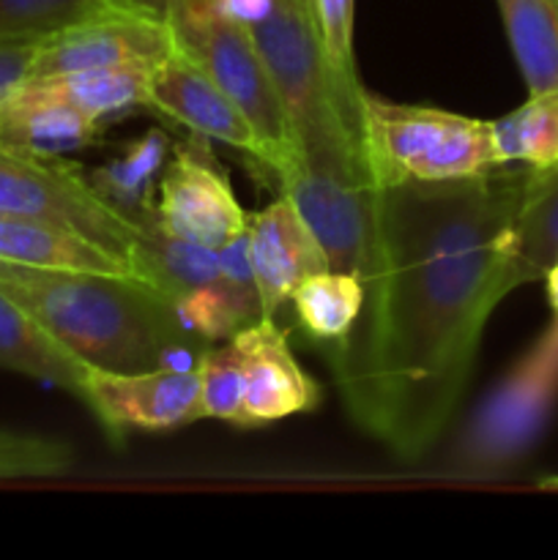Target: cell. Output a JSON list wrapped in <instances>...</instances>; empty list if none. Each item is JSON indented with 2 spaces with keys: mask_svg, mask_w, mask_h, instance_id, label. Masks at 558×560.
Returning a JSON list of instances; mask_svg holds the SVG:
<instances>
[{
  "mask_svg": "<svg viewBox=\"0 0 558 560\" xmlns=\"http://www.w3.org/2000/svg\"><path fill=\"white\" fill-rule=\"evenodd\" d=\"M0 217L58 224L126 260L140 282L146 217L137 219L98 191L91 175L63 156L22 151L0 140Z\"/></svg>",
  "mask_w": 558,
  "mask_h": 560,
  "instance_id": "obj_6",
  "label": "cell"
},
{
  "mask_svg": "<svg viewBox=\"0 0 558 560\" xmlns=\"http://www.w3.org/2000/svg\"><path fill=\"white\" fill-rule=\"evenodd\" d=\"M0 293L98 370L146 372L175 366L178 359L197 364L208 348L186 326L178 304L140 279L0 260Z\"/></svg>",
  "mask_w": 558,
  "mask_h": 560,
  "instance_id": "obj_2",
  "label": "cell"
},
{
  "mask_svg": "<svg viewBox=\"0 0 558 560\" xmlns=\"http://www.w3.org/2000/svg\"><path fill=\"white\" fill-rule=\"evenodd\" d=\"M556 260H558V257H556Z\"/></svg>",
  "mask_w": 558,
  "mask_h": 560,
  "instance_id": "obj_33",
  "label": "cell"
},
{
  "mask_svg": "<svg viewBox=\"0 0 558 560\" xmlns=\"http://www.w3.org/2000/svg\"><path fill=\"white\" fill-rule=\"evenodd\" d=\"M249 31L284 104L299 159L375 184L361 142V102L334 80L310 3L277 0Z\"/></svg>",
  "mask_w": 558,
  "mask_h": 560,
  "instance_id": "obj_3",
  "label": "cell"
},
{
  "mask_svg": "<svg viewBox=\"0 0 558 560\" xmlns=\"http://www.w3.org/2000/svg\"><path fill=\"white\" fill-rule=\"evenodd\" d=\"M361 142L375 184L452 180L501 167L492 124L425 104L361 96Z\"/></svg>",
  "mask_w": 558,
  "mask_h": 560,
  "instance_id": "obj_4",
  "label": "cell"
},
{
  "mask_svg": "<svg viewBox=\"0 0 558 560\" xmlns=\"http://www.w3.org/2000/svg\"><path fill=\"white\" fill-rule=\"evenodd\" d=\"M490 124L501 164L520 162L531 170L558 164V91L528 93V102Z\"/></svg>",
  "mask_w": 558,
  "mask_h": 560,
  "instance_id": "obj_23",
  "label": "cell"
},
{
  "mask_svg": "<svg viewBox=\"0 0 558 560\" xmlns=\"http://www.w3.org/2000/svg\"><path fill=\"white\" fill-rule=\"evenodd\" d=\"M148 71L151 69L124 66V69L77 71V74L36 82H44L66 104L107 126L137 109H148Z\"/></svg>",
  "mask_w": 558,
  "mask_h": 560,
  "instance_id": "obj_21",
  "label": "cell"
},
{
  "mask_svg": "<svg viewBox=\"0 0 558 560\" xmlns=\"http://www.w3.org/2000/svg\"><path fill=\"white\" fill-rule=\"evenodd\" d=\"M85 410L115 448H124L129 432H170L200 421L197 364L146 372L91 366Z\"/></svg>",
  "mask_w": 558,
  "mask_h": 560,
  "instance_id": "obj_9",
  "label": "cell"
},
{
  "mask_svg": "<svg viewBox=\"0 0 558 560\" xmlns=\"http://www.w3.org/2000/svg\"><path fill=\"white\" fill-rule=\"evenodd\" d=\"M38 44L42 38H0V107L22 82H27Z\"/></svg>",
  "mask_w": 558,
  "mask_h": 560,
  "instance_id": "obj_28",
  "label": "cell"
},
{
  "mask_svg": "<svg viewBox=\"0 0 558 560\" xmlns=\"http://www.w3.org/2000/svg\"><path fill=\"white\" fill-rule=\"evenodd\" d=\"M0 260L47 271H91L137 279L129 262L104 246L58 224L22 217H0Z\"/></svg>",
  "mask_w": 558,
  "mask_h": 560,
  "instance_id": "obj_17",
  "label": "cell"
},
{
  "mask_svg": "<svg viewBox=\"0 0 558 560\" xmlns=\"http://www.w3.org/2000/svg\"><path fill=\"white\" fill-rule=\"evenodd\" d=\"M200 375V419H219L244 430V366L233 342L206 348L197 359Z\"/></svg>",
  "mask_w": 558,
  "mask_h": 560,
  "instance_id": "obj_24",
  "label": "cell"
},
{
  "mask_svg": "<svg viewBox=\"0 0 558 560\" xmlns=\"http://www.w3.org/2000/svg\"><path fill=\"white\" fill-rule=\"evenodd\" d=\"M0 370L33 377L71 394L88 408L91 364L71 353L31 312L0 293Z\"/></svg>",
  "mask_w": 558,
  "mask_h": 560,
  "instance_id": "obj_16",
  "label": "cell"
},
{
  "mask_svg": "<svg viewBox=\"0 0 558 560\" xmlns=\"http://www.w3.org/2000/svg\"><path fill=\"white\" fill-rule=\"evenodd\" d=\"M208 3H211V9L217 11L219 16H224V20L255 27L257 22H263L271 14L277 0H208Z\"/></svg>",
  "mask_w": 558,
  "mask_h": 560,
  "instance_id": "obj_29",
  "label": "cell"
},
{
  "mask_svg": "<svg viewBox=\"0 0 558 560\" xmlns=\"http://www.w3.org/2000/svg\"><path fill=\"white\" fill-rule=\"evenodd\" d=\"M531 167L372 186L359 320L326 359L348 419L403 463L427 457L465 397L481 334L509 295Z\"/></svg>",
  "mask_w": 558,
  "mask_h": 560,
  "instance_id": "obj_1",
  "label": "cell"
},
{
  "mask_svg": "<svg viewBox=\"0 0 558 560\" xmlns=\"http://www.w3.org/2000/svg\"><path fill=\"white\" fill-rule=\"evenodd\" d=\"M310 14L334 80L350 98L361 102L364 85L359 80L353 49L356 0H310Z\"/></svg>",
  "mask_w": 558,
  "mask_h": 560,
  "instance_id": "obj_25",
  "label": "cell"
},
{
  "mask_svg": "<svg viewBox=\"0 0 558 560\" xmlns=\"http://www.w3.org/2000/svg\"><path fill=\"white\" fill-rule=\"evenodd\" d=\"M558 257V164L531 170L514 222L512 260L507 271V290L545 279Z\"/></svg>",
  "mask_w": 558,
  "mask_h": 560,
  "instance_id": "obj_18",
  "label": "cell"
},
{
  "mask_svg": "<svg viewBox=\"0 0 558 560\" xmlns=\"http://www.w3.org/2000/svg\"><path fill=\"white\" fill-rule=\"evenodd\" d=\"M102 5L104 0H0V38H44Z\"/></svg>",
  "mask_w": 558,
  "mask_h": 560,
  "instance_id": "obj_27",
  "label": "cell"
},
{
  "mask_svg": "<svg viewBox=\"0 0 558 560\" xmlns=\"http://www.w3.org/2000/svg\"><path fill=\"white\" fill-rule=\"evenodd\" d=\"M528 93L558 91V0H496Z\"/></svg>",
  "mask_w": 558,
  "mask_h": 560,
  "instance_id": "obj_19",
  "label": "cell"
},
{
  "mask_svg": "<svg viewBox=\"0 0 558 560\" xmlns=\"http://www.w3.org/2000/svg\"><path fill=\"white\" fill-rule=\"evenodd\" d=\"M167 25L175 47L189 55L246 115L260 140L257 170L274 184L299 151L284 104L249 27L219 16L208 0H181Z\"/></svg>",
  "mask_w": 558,
  "mask_h": 560,
  "instance_id": "obj_5",
  "label": "cell"
},
{
  "mask_svg": "<svg viewBox=\"0 0 558 560\" xmlns=\"http://www.w3.org/2000/svg\"><path fill=\"white\" fill-rule=\"evenodd\" d=\"M181 0H104V5L118 11H129V14L151 16V20L167 22V16L173 14V9Z\"/></svg>",
  "mask_w": 558,
  "mask_h": 560,
  "instance_id": "obj_30",
  "label": "cell"
},
{
  "mask_svg": "<svg viewBox=\"0 0 558 560\" xmlns=\"http://www.w3.org/2000/svg\"><path fill=\"white\" fill-rule=\"evenodd\" d=\"M170 151L173 145L164 131H146L142 137L131 140L120 156L109 159L104 167H98L91 178L107 200H113L131 217L142 219L153 211L156 184L162 178Z\"/></svg>",
  "mask_w": 558,
  "mask_h": 560,
  "instance_id": "obj_20",
  "label": "cell"
},
{
  "mask_svg": "<svg viewBox=\"0 0 558 560\" xmlns=\"http://www.w3.org/2000/svg\"><path fill=\"white\" fill-rule=\"evenodd\" d=\"M77 452L60 438L0 430V479H44L74 468Z\"/></svg>",
  "mask_w": 558,
  "mask_h": 560,
  "instance_id": "obj_26",
  "label": "cell"
},
{
  "mask_svg": "<svg viewBox=\"0 0 558 560\" xmlns=\"http://www.w3.org/2000/svg\"><path fill=\"white\" fill-rule=\"evenodd\" d=\"M558 408V317L490 388L460 432L457 476H496L534 452Z\"/></svg>",
  "mask_w": 558,
  "mask_h": 560,
  "instance_id": "obj_7",
  "label": "cell"
},
{
  "mask_svg": "<svg viewBox=\"0 0 558 560\" xmlns=\"http://www.w3.org/2000/svg\"><path fill=\"white\" fill-rule=\"evenodd\" d=\"M252 277L263 317L277 315L304 279L328 268V257L321 241L304 222L293 202L279 195L271 206L249 217L246 228Z\"/></svg>",
  "mask_w": 558,
  "mask_h": 560,
  "instance_id": "obj_14",
  "label": "cell"
},
{
  "mask_svg": "<svg viewBox=\"0 0 558 560\" xmlns=\"http://www.w3.org/2000/svg\"><path fill=\"white\" fill-rule=\"evenodd\" d=\"M299 3H310V0H299Z\"/></svg>",
  "mask_w": 558,
  "mask_h": 560,
  "instance_id": "obj_32",
  "label": "cell"
},
{
  "mask_svg": "<svg viewBox=\"0 0 558 560\" xmlns=\"http://www.w3.org/2000/svg\"><path fill=\"white\" fill-rule=\"evenodd\" d=\"M148 109L260 162V140L246 115L178 47L148 71Z\"/></svg>",
  "mask_w": 558,
  "mask_h": 560,
  "instance_id": "obj_13",
  "label": "cell"
},
{
  "mask_svg": "<svg viewBox=\"0 0 558 560\" xmlns=\"http://www.w3.org/2000/svg\"><path fill=\"white\" fill-rule=\"evenodd\" d=\"M153 219L164 233L191 244L222 249L249 228V213L235 197L228 170L211 151V140L191 135L170 151L156 184Z\"/></svg>",
  "mask_w": 558,
  "mask_h": 560,
  "instance_id": "obj_8",
  "label": "cell"
},
{
  "mask_svg": "<svg viewBox=\"0 0 558 560\" xmlns=\"http://www.w3.org/2000/svg\"><path fill=\"white\" fill-rule=\"evenodd\" d=\"M545 282H547V299H550L553 312H556V317H558V260L553 262L550 271L545 273Z\"/></svg>",
  "mask_w": 558,
  "mask_h": 560,
  "instance_id": "obj_31",
  "label": "cell"
},
{
  "mask_svg": "<svg viewBox=\"0 0 558 560\" xmlns=\"http://www.w3.org/2000/svg\"><path fill=\"white\" fill-rule=\"evenodd\" d=\"M274 186L310 224L326 252L328 268L361 277L370 246V200L375 184L295 156L274 178Z\"/></svg>",
  "mask_w": 558,
  "mask_h": 560,
  "instance_id": "obj_11",
  "label": "cell"
},
{
  "mask_svg": "<svg viewBox=\"0 0 558 560\" xmlns=\"http://www.w3.org/2000/svg\"><path fill=\"white\" fill-rule=\"evenodd\" d=\"M102 131L104 124L88 118L36 80L22 82L0 107V140L44 156L91 148Z\"/></svg>",
  "mask_w": 558,
  "mask_h": 560,
  "instance_id": "obj_15",
  "label": "cell"
},
{
  "mask_svg": "<svg viewBox=\"0 0 558 560\" xmlns=\"http://www.w3.org/2000/svg\"><path fill=\"white\" fill-rule=\"evenodd\" d=\"M175 49L167 22L102 5L42 38L27 80L96 69H153Z\"/></svg>",
  "mask_w": 558,
  "mask_h": 560,
  "instance_id": "obj_10",
  "label": "cell"
},
{
  "mask_svg": "<svg viewBox=\"0 0 558 560\" xmlns=\"http://www.w3.org/2000/svg\"><path fill=\"white\" fill-rule=\"evenodd\" d=\"M244 366V430L271 424L321 405V386L299 364L274 317H257L230 337Z\"/></svg>",
  "mask_w": 558,
  "mask_h": 560,
  "instance_id": "obj_12",
  "label": "cell"
},
{
  "mask_svg": "<svg viewBox=\"0 0 558 560\" xmlns=\"http://www.w3.org/2000/svg\"><path fill=\"white\" fill-rule=\"evenodd\" d=\"M299 323L317 342H339L359 320L364 304V282L359 273L326 268L312 273L290 295Z\"/></svg>",
  "mask_w": 558,
  "mask_h": 560,
  "instance_id": "obj_22",
  "label": "cell"
}]
</instances>
